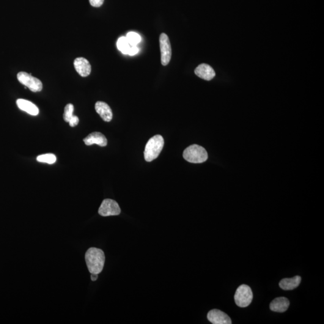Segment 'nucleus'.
Here are the masks:
<instances>
[{
  "mask_svg": "<svg viewBox=\"0 0 324 324\" xmlns=\"http://www.w3.org/2000/svg\"><path fill=\"white\" fill-rule=\"evenodd\" d=\"M88 270L91 274H98L102 271L105 256L102 250L96 248L87 250L85 256Z\"/></svg>",
  "mask_w": 324,
  "mask_h": 324,
  "instance_id": "f257e3e1",
  "label": "nucleus"
},
{
  "mask_svg": "<svg viewBox=\"0 0 324 324\" xmlns=\"http://www.w3.org/2000/svg\"><path fill=\"white\" fill-rule=\"evenodd\" d=\"M164 146V139L160 134L154 136L147 142L144 151L145 160L148 162L157 159Z\"/></svg>",
  "mask_w": 324,
  "mask_h": 324,
  "instance_id": "f03ea898",
  "label": "nucleus"
},
{
  "mask_svg": "<svg viewBox=\"0 0 324 324\" xmlns=\"http://www.w3.org/2000/svg\"><path fill=\"white\" fill-rule=\"evenodd\" d=\"M183 158L192 163H202L207 161L208 153L204 148L194 144L186 148L183 152Z\"/></svg>",
  "mask_w": 324,
  "mask_h": 324,
  "instance_id": "7ed1b4c3",
  "label": "nucleus"
},
{
  "mask_svg": "<svg viewBox=\"0 0 324 324\" xmlns=\"http://www.w3.org/2000/svg\"><path fill=\"white\" fill-rule=\"evenodd\" d=\"M234 300L236 304L240 307H246L251 304L253 300V292L248 285H241L236 291Z\"/></svg>",
  "mask_w": 324,
  "mask_h": 324,
  "instance_id": "20e7f679",
  "label": "nucleus"
},
{
  "mask_svg": "<svg viewBox=\"0 0 324 324\" xmlns=\"http://www.w3.org/2000/svg\"><path fill=\"white\" fill-rule=\"evenodd\" d=\"M17 78L20 83L29 88L32 92H39L43 89L42 82L30 74L24 72H19Z\"/></svg>",
  "mask_w": 324,
  "mask_h": 324,
  "instance_id": "39448f33",
  "label": "nucleus"
},
{
  "mask_svg": "<svg viewBox=\"0 0 324 324\" xmlns=\"http://www.w3.org/2000/svg\"><path fill=\"white\" fill-rule=\"evenodd\" d=\"M161 52V63L163 65H167L171 61L172 49L168 36L165 33H162L159 37Z\"/></svg>",
  "mask_w": 324,
  "mask_h": 324,
  "instance_id": "423d86ee",
  "label": "nucleus"
},
{
  "mask_svg": "<svg viewBox=\"0 0 324 324\" xmlns=\"http://www.w3.org/2000/svg\"><path fill=\"white\" fill-rule=\"evenodd\" d=\"M101 216H118L121 213L120 206L114 200L106 199L103 200L98 211Z\"/></svg>",
  "mask_w": 324,
  "mask_h": 324,
  "instance_id": "0eeeda50",
  "label": "nucleus"
},
{
  "mask_svg": "<svg viewBox=\"0 0 324 324\" xmlns=\"http://www.w3.org/2000/svg\"><path fill=\"white\" fill-rule=\"evenodd\" d=\"M207 318L213 324H231L232 321L228 315L218 309L210 310L208 313Z\"/></svg>",
  "mask_w": 324,
  "mask_h": 324,
  "instance_id": "6e6552de",
  "label": "nucleus"
},
{
  "mask_svg": "<svg viewBox=\"0 0 324 324\" xmlns=\"http://www.w3.org/2000/svg\"><path fill=\"white\" fill-rule=\"evenodd\" d=\"M74 67L79 75L82 77L89 76L92 72V66H91L90 63L83 57L77 58L75 60Z\"/></svg>",
  "mask_w": 324,
  "mask_h": 324,
  "instance_id": "1a4fd4ad",
  "label": "nucleus"
},
{
  "mask_svg": "<svg viewBox=\"0 0 324 324\" xmlns=\"http://www.w3.org/2000/svg\"><path fill=\"white\" fill-rule=\"evenodd\" d=\"M194 73L200 78L206 81H210L216 76L215 70L210 65L207 64L199 65L194 70Z\"/></svg>",
  "mask_w": 324,
  "mask_h": 324,
  "instance_id": "9d476101",
  "label": "nucleus"
},
{
  "mask_svg": "<svg viewBox=\"0 0 324 324\" xmlns=\"http://www.w3.org/2000/svg\"><path fill=\"white\" fill-rule=\"evenodd\" d=\"M95 109L101 119L106 122H109L112 119V111L108 104L103 101H97L95 105Z\"/></svg>",
  "mask_w": 324,
  "mask_h": 324,
  "instance_id": "9b49d317",
  "label": "nucleus"
},
{
  "mask_svg": "<svg viewBox=\"0 0 324 324\" xmlns=\"http://www.w3.org/2000/svg\"><path fill=\"white\" fill-rule=\"evenodd\" d=\"M84 143L87 145L97 144L100 147H105L108 141L105 135L100 132H93L84 139Z\"/></svg>",
  "mask_w": 324,
  "mask_h": 324,
  "instance_id": "f8f14e48",
  "label": "nucleus"
},
{
  "mask_svg": "<svg viewBox=\"0 0 324 324\" xmlns=\"http://www.w3.org/2000/svg\"><path fill=\"white\" fill-rule=\"evenodd\" d=\"M290 304V301L286 297H278L271 301L270 308L273 312H285L289 307Z\"/></svg>",
  "mask_w": 324,
  "mask_h": 324,
  "instance_id": "ddd939ff",
  "label": "nucleus"
},
{
  "mask_svg": "<svg viewBox=\"0 0 324 324\" xmlns=\"http://www.w3.org/2000/svg\"><path fill=\"white\" fill-rule=\"evenodd\" d=\"M16 104H17L18 108L22 111L26 112L27 113L30 115L35 116L39 113V110H38L37 107L31 101L19 98L16 101Z\"/></svg>",
  "mask_w": 324,
  "mask_h": 324,
  "instance_id": "4468645a",
  "label": "nucleus"
},
{
  "mask_svg": "<svg viewBox=\"0 0 324 324\" xmlns=\"http://www.w3.org/2000/svg\"><path fill=\"white\" fill-rule=\"evenodd\" d=\"M301 277L296 276L292 278H285L280 282L279 286L284 290H292L300 285Z\"/></svg>",
  "mask_w": 324,
  "mask_h": 324,
  "instance_id": "2eb2a0df",
  "label": "nucleus"
},
{
  "mask_svg": "<svg viewBox=\"0 0 324 324\" xmlns=\"http://www.w3.org/2000/svg\"><path fill=\"white\" fill-rule=\"evenodd\" d=\"M117 48L123 54H128L130 45H129L128 38L126 37H122L117 41Z\"/></svg>",
  "mask_w": 324,
  "mask_h": 324,
  "instance_id": "dca6fc26",
  "label": "nucleus"
},
{
  "mask_svg": "<svg viewBox=\"0 0 324 324\" xmlns=\"http://www.w3.org/2000/svg\"><path fill=\"white\" fill-rule=\"evenodd\" d=\"M37 161L42 163H47L48 164H53L57 161L56 156L53 154H46L38 156L37 158Z\"/></svg>",
  "mask_w": 324,
  "mask_h": 324,
  "instance_id": "f3484780",
  "label": "nucleus"
},
{
  "mask_svg": "<svg viewBox=\"0 0 324 324\" xmlns=\"http://www.w3.org/2000/svg\"><path fill=\"white\" fill-rule=\"evenodd\" d=\"M126 37H127L129 45H130V46H136L141 40L140 35L138 33H136V32H129Z\"/></svg>",
  "mask_w": 324,
  "mask_h": 324,
  "instance_id": "a211bd4d",
  "label": "nucleus"
},
{
  "mask_svg": "<svg viewBox=\"0 0 324 324\" xmlns=\"http://www.w3.org/2000/svg\"><path fill=\"white\" fill-rule=\"evenodd\" d=\"M73 111L74 106L72 104L69 103L65 106V108L64 115H63V118H64L65 122L68 123V122H69L71 118H72L73 115Z\"/></svg>",
  "mask_w": 324,
  "mask_h": 324,
  "instance_id": "6ab92c4d",
  "label": "nucleus"
},
{
  "mask_svg": "<svg viewBox=\"0 0 324 324\" xmlns=\"http://www.w3.org/2000/svg\"><path fill=\"white\" fill-rule=\"evenodd\" d=\"M79 122V118L77 116H75V115H73L72 117L71 118L70 120H69V122H68V123H69L70 126L71 127H75L76 126L78 125Z\"/></svg>",
  "mask_w": 324,
  "mask_h": 324,
  "instance_id": "aec40b11",
  "label": "nucleus"
},
{
  "mask_svg": "<svg viewBox=\"0 0 324 324\" xmlns=\"http://www.w3.org/2000/svg\"><path fill=\"white\" fill-rule=\"evenodd\" d=\"M89 1L93 7H99L103 4L104 0H89Z\"/></svg>",
  "mask_w": 324,
  "mask_h": 324,
  "instance_id": "412c9836",
  "label": "nucleus"
},
{
  "mask_svg": "<svg viewBox=\"0 0 324 324\" xmlns=\"http://www.w3.org/2000/svg\"><path fill=\"white\" fill-rule=\"evenodd\" d=\"M139 52V48L137 47L136 46H130V49H129L128 52V55L129 56H134V55L136 54Z\"/></svg>",
  "mask_w": 324,
  "mask_h": 324,
  "instance_id": "4be33fe9",
  "label": "nucleus"
},
{
  "mask_svg": "<svg viewBox=\"0 0 324 324\" xmlns=\"http://www.w3.org/2000/svg\"><path fill=\"white\" fill-rule=\"evenodd\" d=\"M97 278H98V274H92V275H91V279H92V281H97Z\"/></svg>",
  "mask_w": 324,
  "mask_h": 324,
  "instance_id": "5701e85b",
  "label": "nucleus"
}]
</instances>
